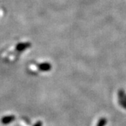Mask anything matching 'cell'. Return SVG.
<instances>
[{
  "instance_id": "obj_1",
  "label": "cell",
  "mask_w": 126,
  "mask_h": 126,
  "mask_svg": "<svg viewBox=\"0 0 126 126\" xmlns=\"http://www.w3.org/2000/svg\"><path fill=\"white\" fill-rule=\"evenodd\" d=\"M15 120V116L11 115V116H6L1 118V123L4 125L9 124L10 123L13 122Z\"/></svg>"
},
{
  "instance_id": "obj_2",
  "label": "cell",
  "mask_w": 126,
  "mask_h": 126,
  "mask_svg": "<svg viewBox=\"0 0 126 126\" xmlns=\"http://www.w3.org/2000/svg\"><path fill=\"white\" fill-rule=\"evenodd\" d=\"M39 68L42 71H48L50 68V66L48 64H41L39 65Z\"/></svg>"
},
{
  "instance_id": "obj_3",
  "label": "cell",
  "mask_w": 126,
  "mask_h": 126,
  "mask_svg": "<svg viewBox=\"0 0 126 126\" xmlns=\"http://www.w3.org/2000/svg\"><path fill=\"white\" fill-rule=\"evenodd\" d=\"M34 126H42V123H41V121H38L37 123H36L34 124Z\"/></svg>"
}]
</instances>
